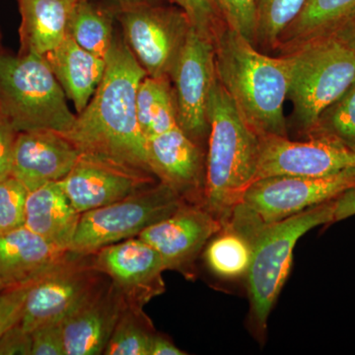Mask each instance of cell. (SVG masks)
Returning <instances> with one entry per match:
<instances>
[{
  "mask_svg": "<svg viewBox=\"0 0 355 355\" xmlns=\"http://www.w3.org/2000/svg\"><path fill=\"white\" fill-rule=\"evenodd\" d=\"M114 14L91 0H78L70 20L69 35L77 44L107 60L114 38Z\"/></svg>",
  "mask_w": 355,
  "mask_h": 355,
  "instance_id": "26",
  "label": "cell"
},
{
  "mask_svg": "<svg viewBox=\"0 0 355 355\" xmlns=\"http://www.w3.org/2000/svg\"><path fill=\"white\" fill-rule=\"evenodd\" d=\"M311 137L336 140L355 151V77L343 94L321 114L306 139Z\"/></svg>",
  "mask_w": 355,
  "mask_h": 355,
  "instance_id": "28",
  "label": "cell"
},
{
  "mask_svg": "<svg viewBox=\"0 0 355 355\" xmlns=\"http://www.w3.org/2000/svg\"><path fill=\"white\" fill-rule=\"evenodd\" d=\"M91 265L111 280L128 305L144 308L164 293L163 272L167 266L154 248L132 238L91 254Z\"/></svg>",
  "mask_w": 355,
  "mask_h": 355,
  "instance_id": "12",
  "label": "cell"
},
{
  "mask_svg": "<svg viewBox=\"0 0 355 355\" xmlns=\"http://www.w3.org/2000/svg\"><path fill=\"white\" fill-rule=\"evenodd\" d=\"M44 58L65 95L73 103L77 114H80L101 83L106 60L84 50L69 35Z\"/></svg>",
  "mask_w": 355,
  "mask_h": 355,
  "instance_id": "22",
  "label": "cell"
},
{
  "mask_svg": "<svg viewBox=\"0 0 355 355\" xmlns=\"http://www.w3.org/2000/svg\"><path fill=\"white\" fill-rule=\"evenodd\" d=\"M354 188L355 168L322 177L261 178L249 187L233 214L259 224L273 223Z\"/></svg>",
  "mask_w": 355,
  "mask_h": 355,
  "instance_id": "8",
  "label": "cell"
},
{
  "mask_svg": "<svg viewBox=\"0 0 355 355\" xmlns=\"http://www.w3.org/2000/svg\"><path fill=\"white\" fill-rule=\"evenodd\" d=\"M257 8V43L275 49L284 29L297 17L306 0H254Z\"/></svg>",
  "mask_w": 355,
  "mask_h": 355,
  "instance_id": "29",
  "label": "cell"
},
{
  "mask_svg": "<svg viewBox=\"0 0 355 355\" xmlns=\"http://www.w3.org/2000/svg\"><path fill=\"white\" fill-rule=\"evenodd\" d=\"M116 20L147 76L170 78L191 27L184 11L146 2L116 14Z\"/></svg>",
  "mask_w": 355,
  "mask_h": 355,
  "instance_id": "9",
  "label": "cell"
},
{
  "mask_svg": "<svg viewBox=\"0 0 355 355\" xmlns=\"http://www.w3.org/2000/svg\"><path fill=\"white\" fill-rule=\"evenodd\" d=\"M0 50H2V49H1V44H0Z\"/></svg>",
  "mask_w": 355,
  "mask_h": 355,
  "instance_id": "42",
  "label": "cell"
},
{
  "mask_svg": "<svg viewBox=\"0 0 355 355\" xmlns=\"http://www.w3.org/2000/svg\"><path fill=\"white\" fill-rule=\"evenodd\" d=\"M186 14L191 27L205 38L211 40L222 20L212 0H172Z\"/></svg>",
  "mask_w": 355,
  "mask_h": 355,
  "instance_id": "32",
  "label": "cell"
},
{
  "mask_svg": "<svg viewBox=\"0 0 355 355\" xmlns=\"http://www.w3.org/2000/svg\"><path fill=\"white\" fill-rule=\"evenodd\" d=\"M91 1L114 14L116 17V14L130 8V7L146 3V2L157 1V0H91Z\"/></svg>",
  "mask_w": 355,
  "mask_h": 355,
  "instance_id": "39",
  "label": "cell"
},
{
  "mask_svg": "<svg viewBox=\"0 0 355 355\" xmlns=\"http://www.w3.org/2000/svg\"><path fill=\"white\" fill-rule=\"evenodd\" d=\"M80 216L60 182L28 193L24 225L62 251H69Z\"/></svg>",
  "mask_w": 355,
  "mask_h": 355,
  "instance_id": "20",
  "label": "cell"
},
{
  "mask_svg": "<svg viewBox=\"0 0 355 355\" xmlns=\"http://www.w3.org/2000/svg\"><path fill=\"white\" fill-rule=\"evenodd\" d=\"M207 119L202 207L223 226L256 181L261 139L242 118L217 76L209 93Z\"/></svg>",
  "mask_w": 355,
  "mask_h": 355,
  "instance_id": "3",
  "label": "cell"
},
{
  "mask_svg": "<svg viewBox=\"0 0 355 355\" xmlns=\"http://www.w3.org/2000/svg\"><path fill=\"white\" fill-rule=\"evenodd\" d=\"M157 182L153 175L80 154L73 169L60 184L74 209L83 214Z\"/></svg>",
  "mask_w": 355,
  "mask_h": 355,
  "instance_id": "15",
  "label": "cell"
},
{
  "mask_svg": "<svg viewBox=\"0 0 355 355\" xmlns=\"http://www.w3.org/2000/svg\"><path fill=\"white\" fill-rule=\"evenodd\" d=\"M28 193L24 184L12 176L0 182V233L24 226Z\"/></svg>",
  "mask_w": 355,
  "mask_h": 355,
  "instance_id": "31",
  "label": "cell"
},
{
  "mask_svg": "<svg viewBox=\"0 0 355 355\" xmlns=\"http://www.w3.org/2000/svg\"><path fill=\"white\" fill-rule=\"evenodd\" d=\"M216 78L212 41L191 27L170 79L174 83L178 125L202 148L209 139L207 103Z\"/></svg>",
  "mask_w": 355,
  "mask_h": 355,
  "instance_id": "11",
  "label": "cell"
},
{
  "mask_svg": "<svg viewBox=\"0 0 355 355\" xmlns=\"http://www.w3.org/2000/svg\"><path fill=\"white\" fill-rule=\"evenodd\" d=\"M17 130L0 110V182L11 176Z\"/></svg>",
  "mask_w": 355,
  "mask_h": 355,
  "instance_id": "35",
  "label": "cell"
},
{
  "mask_svg": "<svg viewBox=\"0 0 355 355\" xmlns=\"http://www.w3.org/2000/svg\"><path fill=\"white\" fill-rule=\"evenodd\" d=\"M62 321H51L31 331L32 355H67Z\"/></svg>",
  "mask_w": 355,
  "mask_h": 355,
  "instance_id": "34",
  "label": "cell"
},
{
  "mask_svg": "<svg viewBox=\"0 0 355 355\" xmlns=\"http://www.w3.org/2000/svg\"><path fill=\"white\" fill-rule=\"evenodd\" d=\"M149 165L158 181L171 187L184 202L202 205L205 154L178 125L147 140Z\"/></svg>",
  "mask_w": 355,
  "mask_h": 355,
  "instance_id": "16",
  "label": "cell"
},
{
  "mask_svg": "<svg viewBox=\"0 0 355 355\" xmlns=\"http://www.w3.org/2000/svg\"><path fill=\"white\" fill-rule=\"evenodd\" d=\"M221 227L220 222L202 205L184 202L171 216L144 229L137 238L158 252L168 270L190 275L196 259Z\"/></svg>",
  "mask_w": 355,
  "mask_h": 355,
  "instance_id": "14",
  "label": "cell"
},
{
  "mask_svg": "<svg viewBox=\"0 0 355 355\" xmlns=\"http://www.w3.org/2000/svg\"><path fill=\"white\" fill-rule=\"evenodd\" d=\"M0 355H32L31 334L20 323L14 326L0 336Z\"/></svg>",
  "mask_w": 355,
  "mask_h": 355,
  "instance_id": "36",
  "label": "cell"
},
{
  "mask_svg": "<svg viewBox=\"0 0 355 355\" xmlns=\"http://www.w3.org/2000/svg\"><path fill=\"white\" fill-rule=\"evenodd\" d=\"M127 305L111 280H105L62 321L67 355L103 354Z\"/></svg>",
  "mask_w": 355,
  "mask_h": 355,
  "instance_id": "18",
  "label": "cell"
},
{
  "mask_svg": "<svg viewBox=\"0 0 355 355\" xmlns=\"http://www.w3.org/2000/svg\"><path fill=\"white\" fill-rule=\"evenodd\" d=\"M4 288H6V287L4 286L3 282L0 280V291H3Z\"/></svg>",
  "mask_w": 355,
  "mask_h": 355,
  "instance_id": "41",
  "label": "cell"
},
{
  "mask_svg": "<svg viewBox=\"0 0 355 355\" xmlns=\"http://www.w3.org/2000/svg\"><path fill=\"white\" fill-rule=\"evenodd\" d=\"M137 119L146 139L178 127L176 104L170 78L146 76L137 95Z\"/></svg>",
  "mask_w": 355,
  "mask_h": 355,
  "instance_id": "24",
  "label": "cell"
},
{
  "mask_svg": "<svg viewBox=\"0 0 355 355\" xmlns=\"http://www.w3.org/2000/svg\"><path fill=\"white\" fill-rule=\"evenodd\" d=\"M80 153L62 133L49 130L18 133L11 176L33 191L51 182L64 180Z\"/></svg>",
  "mask_w": 355,
  "mask_h": 355,
  "instance_id": "17",
  "label": "cell"
},
{
  "mask_svg": "<svg viewBox=\"0 0 355 355\" xmlns=\"http://www.w3.org/2000/svg\"><path fill=\"white\" fill-rule=\"evenodd\" d=\"M252 256V240L230 223L222 226L205 250V261L210 272L225 280L246 277Z\"/></svg>",
  "mask_w": 355,
  "mask_h": 355,
  "instance_id": "25",
  "label": "cell"
},
{
  "mask_svg": "<svg viewBox=\"0 0 355 355\" xmlns=\"http://www.w3.org/2000/svg\"><path fill=\"white\" fill-rule=\"evenodd\" d=\"M155 334L144 308L127 305L103 354L150 355Z\"/></svg>",
  "mask_w": 355,
  "mask_h": 355,
  "instance_id": "27",
  "label": "cell"
},
{
  "mask_svg": "<svg viewBox=\"0 0 355 355\" xmlns=\"http://www.w3.org/2000/svg\"><path fill=\"white\" fill-rule=\"evenodd\" d=\"M355 216V188L345 191L335 198V214L334 220L336 222L345 220Z\"/></svg>",
  "mask_w": 355,
  "mask_h": 355,
  "instance_id": "37",
  "label": "cell"
},
{
  "mask_svg": "<svg viewBox=\"0 0 355 355\" xmlns=\"http://www.w3.org/2000/svg\"><path fill=\"white\" fill-rule=\"evenodd\" d=\"M106 62L92 99L69 132L62 135L80 154L153 175L137 110V89L146 71L118 33Z\"/></svg>",
  "mask_w": 355,
  "mask_h": 355,
  "instance_id": "1",
  "label": "cell"
},
{
  "mask_svg": "<svg viewBox=\"0 0 355 355\" xmlns=\"http://www.w3.org/2000/svg\"><path fill=\"white\" fill-rule=\"evenodd\" d=\"M187 352L178 349L176 345L171 340L166 338L165 336H159L155 334L153 343H151L150 355H184Z\"/></svg>",
  "mask_w": 355,
  "mask_h": 355,
  "instance_id": "40",
  "label": "cell"
},
{
  "mask_svg": "<svg viewBox=\"0 0 355 355\" xmlns=\"http://www.w3.org/2000/svg\"><path fill=\"white\" fill-rule=\"evenodd\" d=\"M335 200L277 222L239 228L253 244L246 275L250 322L260 342L265 338L268 317L286 284L293 263L294 248L310 230L335 223Z\"/></svg>",
  "mask_w": 355,
  "mask_h": 355,
  "instance_id": "4",
  "label": "cell"
},
{
  "mask_svg": "<svg viewBox=\"0 0 355 355\" xmlns=\"http://www.w3.org/2000/svg\"><path fill=\"white\" fill-rule=\"evenodd\" d=\"M67 252L53 246L25 225L0 233V280L6 287L29 284Z\"/></svg>",
  "mask_w": 355,
  "mask_h": 355,
  "instance_id": "19",
  "label": "cell"
},
{
  "mask_svg": "<svg viewBox=\"0 0 355 355\" xmlns=\"http://www.w3.org/2000/svg\"><path fill=\"white\" fill-rule=\"evenodd\" d=\"M257 179L272 176L322 177L355 168V151L336 140L311 137H260Z\"/></svg>",
  "mask_w": 355,
  "mask_h": 355,
  "instance_id": "13",
  "label": "cell"
},
{
  "mask_svg": "<svg viewBox=\"0 0 355 355\" xmlns=\"http://www.w3.org/2000/svg\"><path fill=\"white\" fill-rule=\"evenodd\" d=\"M19 4V55H44L69 36L70 20L78 0H17Z\"/></svg>",
  "mask_w": 355,
  "mask_h": 355,
  "instance_id": "21",
  "label": "cell"
},
{
  "mask_svg": "<svg viewBox=\"0 0 355 355\" xmlns=\"http://www.w3.org/2000/svg\"><path fill=\"white\" fill-rule=\"evenodd\" d=\"M335 38L355 55V13L334 31Z\"/></svg>",
  "mask_w": 355,
  "mask_h": 355,
  "instance_id": "38",
  "label": "cell"
},
{
  "mask_svg": "<svg viewBox=\"0 0 355 355\" xmlns=\"http://www.w3.org/2000/svg\"><path fill=\"white\" fill-rule=\"evenodd\" d=\"M292 60L287 98L304 139L324 110L343 94L355 77V55L333 35L301 44Z\"/></svg>",
  "mask_w": 355,
  "mask_h": 355,
  "instance_id": "6",
  "label": "cell"
},
{
  "mask_svg": "<svg viewBox=\"0 0 355 355\" xmlns=\"http://www.w3.org/2000/svg\"><path fill=\"white\" fill-rule=\"evenodd\" d=\"M104 277L91 265L90 254L67 252L33 284L21 326L31 333L41 324L64 320L99 288Z\"/></svg>",
  "mask_w": 355,
  "mask_h": 355,
  "instance_id": "10",
  "label": "cell"
},
{
  "mask_svg": "<svg viewBox=\"0 0 355 355\" xmlns=\"http://www.w3.org/2000/svg\"><path fill=\"white\" fill-rule=\"evenodd\" d=\"M184 202L162 182L118 202L81 214L69 251L91 254L102 248L137 237L147 227L176 211Z\"/></svg>",
  "mask_w": 355,
  "mask_h": 355,
  "instance_id": "7",
  "label": "cell"
},
{
  "mask_svg": "<svg viewBox=\"0 0 355 355\" xmlns=\"http://www.w3.org/2000/svg\"><path fill=\"white\" fill-rule=\"evenodd\" d=\"M0 110L18 132H69L76 116L53 70L42 55L0 50Z\"/></svg>",
  "mask_w": 355,
  "mask_h": 355,
  "instance_id": "5",
  "label": "cell"
},
{
  "mask_svg": "<svg viewBox=\"0 0 355 355\" xmlns=\"http://www.w3.org/2000/svg\"><path fill=\"white\" fill-rule=\"evenodd\" d=\"M355 13V0H306L297 17L280 34L275 49L284 55L312 40L330 36Z\"/></svg>",
  "mask_w": 355,
  "mask_h": 355,
  "instance_id": "23",
  "label": "cell"
},
{
  "mask_svg": "<svg viewBox=\"0 0 355 355\" xmlns=\"http://www.w3.org/2000/svg\"><path fill=\"white\" fill-rule=\"evenodd\" d=\"M35 282L0 291V336L22 321L26 300Z\"/></svg>",
  "mask_w": 355,
  "mask_h": 355,
  "instance_id": "33",
  "label": "cell"
},
{
  "mask_svg": "<svg viewBox=\"0 0 355 355\" xmlns=\"http://www.w3.org/2000/svg\"><path fill=\"white\" fill-rule=\"evenodd\" d=\"M219 17L227 27L257 44V8L254 0H212Z\"/></svg>",
  "mask_w": 355,
  "mask_h": 355,
  "instance_id": "30",
  "label": "cell"
},
{
  "mask_svg": "<svg viewBox=\"0 0 355 355\" xmlns=\"http://www.w3.org/2000/svg\"><path fill=\"white\" fill-rule=\"evenodd\" d=\"M216 76L248 125L259 137H288L284 101L291 55L272 58L224 23L212 37Z\"/></svg>",
  "mask_w": 355,
  "mask_h": 355,
  "instance_id": "2",
  "label": "cell"
}]
</instances>
